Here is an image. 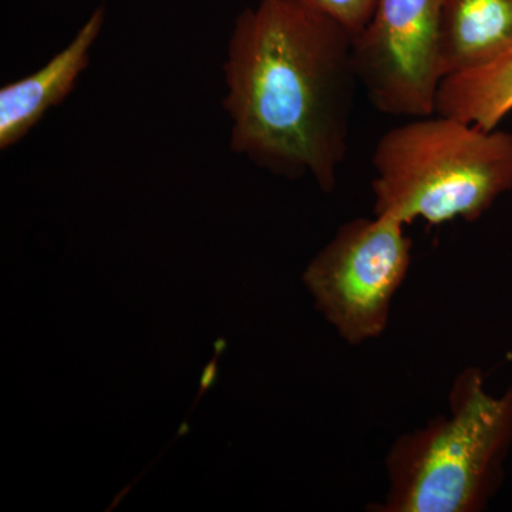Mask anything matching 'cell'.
Returning a JSON list of instances; mask_svg holds the SVG:
<instances>
[{
    "label": "cell",
    "instance_id": "cell-1",
    "mask_svg": "<svg viewBox=\"0 0 512 512\" xmlns=\"http://www.w3.org/2000/svg\"><path fill=\"white\" fill-rule=\"evenodd\" d=\"M222 69L232 153L335 190L359 84L348 30L291 0H258L235 19Z\"/></svg>",
    "mask_w": 512,
    "mask_h": 512
},
{
    "label": "cell",
    "instance_id": "cell-2",
    "mask_svg": "<svg viewBox=\"0 0 512 512\" xmlns=\"http://www.w3.org/2000/svg\"><path fill=\"white\" fill-rule=\"evenodd\" d=\"M448 414L402 434L387 453L386 498L377 512H481L500 491L512 450V386L485 389L467 367L448 393Z\"/></svg>",
    "mask_w": 512,
    "mask_h": 512
},
{
    "label": "cell",
    "instance_id": "cell-3",
    "mask_svg": "<svg viewBox=\"0 0 512 512\" xmlns=\"http://www.w3.org/2000/svg\"><path fill=\"white\" fill-rule=\"evenodd\" d=\"M372 164L376 215L476 222L512 190V133L434 113L384 133Z\"/></svg>",
    "mask_w": 512,
    "mask_h": 512
},
{
    "label": "cell",
    "instance_id": "cell-4",
    "mask_svg": "<svg viewBox=\"0 0 512 512\" xmlns=\"http://www.w3.org/2000/svg\"><path fill=\"white\" fill-rule=\"evenodd\" d=\"M406 227L390 215L355 218L303 272L316 309L350 345L380 338L387 328L394 296L412 262Z\"/></svg>",
    "mask_w": 512,
    "mask_h": 512
},
{
    "label": "cell",
    "instance_id": "cell-5",
    "mask_svg": "<svg viewBox=\"0 0 512 512\" xmlns=\"http://www.w3.org/2000/svg\"><path fill=\"white\" fill-rule=\"evenodd\" d=\"M444 0H377L353 37V62L370 103L389 116L436 113Z\"/></svg>",
    "mask_w": 512,
    "mask_h": 512
},
{
    "label": "cell",
    "instance_id": "cell-6",
    "mask_svg": "<svg viewBox=\"0 0 512 512\" xmlns=\"http://www.w3.org/2000/svg\"><path fill=\"white\" fill-rule=\"evenodd\" d=\"M106 22L103 6L94 9L73 39L36 72L0 89V150H9L73 92L89 67L93 47Z\"/></svg>",
    "mask_w": 512,
    "mask_h": 512
},
{
    "label": "cell",
    "instance_id": "cell-7",
    "mask_svg": "<svg viewBox=\"0 0 512 512\" xmlns=\"http://www.w3.org/2000/svg\"><path fill=\"white\" fill-rule=\"evenodd\" d=\"M512 47V0H444L440 72L444 79L476 72Z\"/></svg>",
    "mask_w": 512,
    "mask_h": 512
},
{
    "label": "cell",
    "instance_id": "cell-8",
    "mask_svg": "<svg viewBox=\"0 0 512 512\" xmlns=\"http://www.w3.org/2000/svg\"><path fill=\"white\" fill-rule=\"evenodd\" d=\"M512 111V47L483 69L448 77L437 93L436 113L476 124L500 126Z\"/></svg>",
    "mask_w": 512,
    "mask_h": 512
},
{
    "label": "cell",
    "instance_id": "cell-9",
    "mask_svg": "<svg viewBox=\"0 0 512 512\" xmlns=\"http://www.w3.org/2000/svg\"><path fill=\"white\" fill-rule=\"evenodd\" d=\"M291 2L326 16L355 37L369 22L377 0H291Z\"/></svg>",
    "mask_w": 512,
    "mask_h": 512
}]
</instances>
